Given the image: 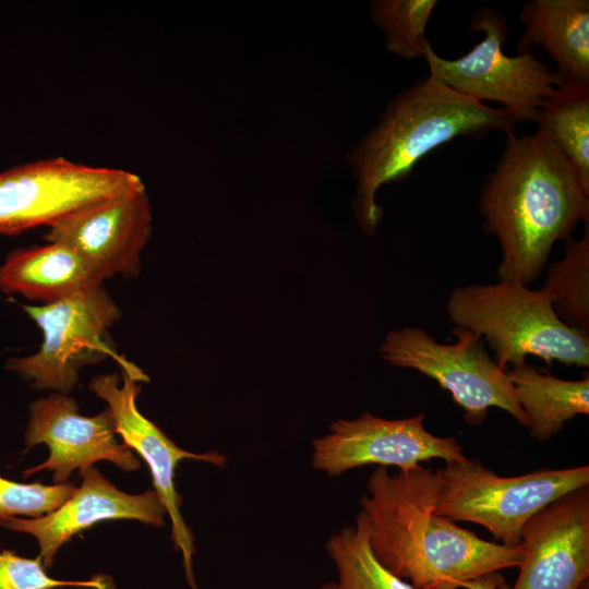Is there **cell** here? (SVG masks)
<instances>
[{
    "label": "cell",
    "mask_w": 589,
    "mask_h": 589,
    "mask_svg": "<svg viewBox=\"0 0 589 589\" xmlns=\"http://www.w3.org/2000/svg\"><path fill=\"white\" fill-rule=\"evenodd\" d=\"M482 228L497 238L498 280L533 283L551 250L579 221H589V190L572 163L539 135H507L494 169L481 185Z\"/></svg>",
    "instance_id": "obj_1"
},
{
    "label": "cell",
    "mask_w": 589,
    "mask_h": 589,
    "mask_svg": "<svg viewBox=\"0 0 589 589\" xmlns=\"http://www.w3.org/2000/svg\"><path fill=\"white\" fill-rule=\"evenodd\" d=\"M515 120L468 97L432 75L393 98L378 123L348 153L357 179L354 215L363 232L373 235L382 218L377 190L410 175L416 164L456 137L482 139L492 131L513 134Z\"/></svg>",
    "instance_id": "obj_2"
},
{
    "label": "cell",
    "mask_w": 589,
    "mask_h": 589,
    "mask_svg": "<svg viewBox=\"0 0 589 589\" xmlns=\"http://www.w3.org/2000/svg\"><path fill=\"white\" fill-rule=\"evenodd\" d=\"M456 327H464L485 340L496 364L508 365L534 356L548 365H589V335L564 324L555 314L543 289L532 290L518 281L470 284L456 287L446 302Z\"/></svg>",
    "instance_id": "obj_3"
},
{
    "label": "cell",
    "mask_w": 589,
    "mask_h": 589,
    "mask_svg": "<svg viewBox=\"0 0 589 589\" xmlns=\"http://www.w3.org/2000/svg\"><path fill=\"white\" fill-rule=\"evenodd\" d=\"M22 308L41 329L44 339L37 352L10 358L4 368L29 382L33 389L69 395L79 382L80 370L108 356L118 360L122 372L137 382H148L147 375L116 354L109 342V328L121 312L101 286L52 303Z\"/></svg>",
    "instance_id": "obj_4"
},
{
    "label": "cell",
    "mask_w": 589,
    "mask_h": 589,
    "mask_svg": "<svg viewBox=\"0 0 589 589\" xmlns=\"http://www.w3.org/2000/svg\"><path fill=\"white\" fill-rule=\"evenodd\" d=\"M438 470L442 488L435 513L453 521L480 525L508 546L520 545L524 526L539 510L589 484L587 465L502 477L466 458Z\"/></svg>",
    "instance_id": "obj_5"
},
{
    "label": "cell",
    "mask_w": 589,
    "mask_h": 589,
    "mask_svg": "<svg viewBox=\"0 0 589 589\" xmlns=\"http://www.w3.org/2000/svg\"><path fill=\"white\" fill-rule=\"evenodd\" d=\"M469 31L483 39L457 59H445L428 43L423 59L429 75L480 103L503 105L515 122H536L544 99L562 83L556 70L534 55L532 48L510 57L503 52L509 25L504 15L483 7L471 17Z\"/></svg>",
    "instance_id": "obj_6"
},
{
    "label": "cell",
    "mask_w": 589,
    "mask_h": 589,
    "mask_svg": "<svg viewBox=\"0 0 589 589\" xmlns=\"http://www.w3.org/2000/svg\"><path fill=\"white\" fill-rule=\"evenodd\" d=\"M453 334L456 342L441 344L426 330L406 326L388 332L380 352L389 364L416 370L436 381L464 410L468 424H481L488 410L495 407L527 428V417L507 371L489 356L484 340L464 327H455Z\"/></svg>",
    "instance_id": "obj_7"
},
{
    "label": "cell",
    "mask_w": 589,
    "mask_h": 589,
    "mask_svg": "<svg viewBox=\"0 0 589 589\" xmlns=\"http://www.w3.org/2000/svg\"><path fill=\"white\" fill-rule=\"evenodd\" d=\"M145 187L136 173L53 157L0 173V233L52 223L91 203Z\"/></svg>",
    "instance_id": "obj_8"
},
{
    "label": "cell",
    "mask_w": 589,
    "mask_h": 589,
    "mask_svg": "<svg viewBox=\"0 0 589 589\" xmlns=\"http://www.w3.org/2000/svg\"><path fill=\"white\" fill-rule=\"evenodd\" d=\"M423 421V413L384 419L369 411L350 420L339 419L326 434L313 440L311 464L335 477L368 465L407 471L433 458L446 464L467 458L456 437L435 435Z\"/></svg>",
    "instance_id": "obj_9"
},
{
    "label": "cell",
    "mask_w": 589,
    "mask_h": 589,
    "mask_svg": "<svg viewBox=\"0 0 589 589\" xmlns=\"http://www.w3.org/2000/svg\"><path fill=\"white\" fill-rule=\"evenodd\" d=\"M88 387L106 401L117 435L148 466L154 490L170 518V538L175 549L182 555L188 585L191 589H199L193 572L194 536L181 514L182 498L176 489L175 473L183 459L225 467L227 458L218 452L193 453L179 447L139 411L136 398L141 387L127 373L122 372V376L117 373L97 375L91 380Z\"/></svg>",
    "instance_id": "obj_10"
},
{
    "label": "cell",
    "mask_w": 589,
    "mask_h": 589,
    "mask_svg": "<svg viewBox=\"0 0 589 589\" xmlns=\"http://www.w3.org/2000/svg\"><path fill=\"white\" fill-rule=\"evenodd\" d=\"M442 488L440 470L420 466L389 473L376 467L361 498L370 522V545L376 558L409 581Z\"/></svg>",
    "instance_id": "obj_11"
},
{
    "label": "cell",
    "mask_w": 589,
    "mask_h": 589,
    "mask_svg": "<svg viewBox=\"0 0 589 589\" xmlns=\"http://www.w3.org/2000/svg\"><path fill=\"white\" fill-rule=\"evenodd\" d=\"M153 227L145 187L97 201L48 226L47 242L79 253L104 279L136 277Z\"/></svg>",
    "instance_id": "obj_12"
},
{
    "label": "cell",
    "mask_w": 589,
    "mask_h": 589,
    "mask_svg": "<svg viewBox=\"0 0 589 589\" xmlns=\"http://www.w3.org/2000/svg\"><path fill=\"white\" fill-rule=\"evenodd\" d=\"M115 421L109 409L93 417L79 413L76 400L69 395L52 393L31 404L24 434L29 449L45 444L48 458L24 470L23 478L38 471H52L53 484L69 482L74 470L80 473L100 460L112 462L123 471L141 467L133 450L116 437Z\"/></svg>",
    "instance_id": "obj_13"
},
{
    "label": "cell",
    "mask_w": 589,
    "mask_h": 589,
    "mask_svg": "<svg viewBox=\"0 0 589 589\" xmlns=\"http://www.w3.org/2000/svg\"><path fill=\"white\" fill-rule=\"evenodd\" d=\"M519 546V575L510 589H578L589 578L588 485L533 515Z\"/></svg>",
    "instance_id": "obj_14"
},
{
    "label": "cell",
    "mask_w": 589,
    "mask_h": 589,
    "mask_svg": "<svg viewBox=\"0 0 589 589\" xmlns=\"http://www.w3.org/2000/svg\"><path fill=\"white\" fill-rule=\"evenodd\" d=\"M80 474L82 484L56 510L38 518L11 517L0 522L10 531L28 533L37 540L46 569L73 536L103 520L135 519L156 527L165 525L167 512L155 490L125 493L95 467Z\"/></svg>",
    "instance_id": "obj_15"
},
{
    "label": "cell",
    "mask_w": 589,
    "mask_h": 589,
    "mask_svg": "<svg viewBox=\"0 0 589 589\" xmlns=\"http://www.w3.org/2000/svg\"><path fill=\"white\" fill-rule=\"evenodd\" d=\"M521 557L520 546L483 540L434 513L409 584L416 589H459L481 575L518 567Z\"/></svg>",
    "instance_id": "obj_16"
},
{
    "label": "cell",
    "mask_w": 589,
    "mask_h": 589,
    "mask_svg": "<svg viewBox=\"0 0 589 589\" xmlns=\"http://www.w3.org/2000/svg\"><path fill=\"white\" fill-rule=\"evenodd\" d=\"M104 278L74 250L47 242L11 251L0 266V290L52 303L101 286Z\"/></svg>",
    "instance_id": "obj_17"
},
{
    "label": "cell",
    "mask_w": 589,
    "mask_h": 589,
    "mask_svg": "<svg viewBox=\"0 0 589 589\" xmlns=\"http://www.w3.org/2000/svg\"><path fill=\"white\" fill-rule=\"evenodd\" d=\"M525 33L517 52L541 45L562 82L589 84V1L530 0L524 3Z\"/></svg>",
    "instance_id": "obj_18"
},
{
    "label": "cell",
    "mask_w": 589,
    "mask_h": 589,
    "mask_svg": "<svg viewBox=\"0 0 589 589\" xmlns=\"http://www.w3.org/2000/svg\"><path fill=\"white\" fill-rule=\"evenodd\" d=\"M507 375L527 417L529 434L546 442L558 434L565 422L589 413V378L563 380L540 373L527 361L514 365Z\"/></svg>",
    "instance_id": "obj_19"
},
{
    "label": "cell",
    "mask_w": 589,
    "mask_h": 589,
    "mask_svg": "<svg viewBox=\"0 0 589 589\" xmlns=\"http://www.w3.org/2000/svg\"><path fill=\"white\" fill-rule=\"evenodd\" d=\"M536 133L572 163L589 190V84L562 82L544 99Z\"/></svg>",
    "instance_id": "obj_20"
},
{
    "label": "cell",
    "mask_w": 589,
    "mask_h": 589,
    "mask_svg": "<svg viewBox=\"0 0 589 589\" xmlns=\"http://www.w3.org/2000/svg\"><path fill=\"white\" fill-rule=\"evenodd\" d=\"M325 551L337 569L339 589H416L373 554L369 517L362 509L353 526L329 537Z\"/></svg>",
    "instance_id": "obj_21"
},
{
    "label": "cell",
    "mask_w": 589,
    "mask_h": 589,
    "mask_svg": "<svg viewBox=\"0 0 589 589\" xmlns=\"http://www.w3.org/2000/svg\"><path fill=\"white\" fill-rule=\"evenodd\" d=\"M564 244L563 259L550 265L541 289L564 324L589 335V221L580 239Z\"/></svg>",
    "instance_id": "obj_22"
},
{
    "label": "cell",
    "mask_w": 589,
    "mask_h": 589,
    "mask_svg": "<svg viewBox=\"0 0 589 589\" xmlns=\"http://www.w3.org/2000/svg\"><path fill=\"white\" fill-rule=\"evenodd\" d=\"M436 0H374L370 16L386 38V49L402 59H422L425 31Z\"/></svg>",
    "instance_id": "obj_23"
},
{
    "label": "cell",
    "mask_w": 589,
    "mask_h": 589,
    "mask_svg": "<svg viewBox=\"0 0 589 589\" xmlns=\"http://www.w3.org/2000/svg\"><path fill=\"white\" fill-rule=\"evenodd\" d=\"M74 483H21L0 476V522L11 517L38 518L60 507L76 490Z\"/></svg>",
    "instance_id": "obj_24"
},
{
    "label": "cell",
    "mask_w": 589,
    "mask_h": 589,
    "mask_svg": "<svg viewBox=\"0 0 589 589\" xmlns=\"http://www.w3.org/2000/svg\"><path fill=\"white\" fill-rule=\"evenodd\" d=\"M59 587H83L116 589L108 575L98 574L86 580H60L46 573L41 557L27 558L11 550L0 551V589H53Z\"/></svg>",
    "instance_id": "obj_25"
},
{
    "label": "cell",
    "mask_w": 589,
    "mask_h": 589,
    "mask_svg": "<svg viewBox=\"0 0 589 589\" xmlns=\"http://www.w3.org/2000/svg\"><path fill=\"white\" fill-rule=\"evenodd\" d=\"M460 588L464 589H510L505 578L500 572H492L468 581H465Z\"/></svg>",
    "instance_id": "obj_26"
},
{
    "label": "cell",
    "mask_w": 589,
    "mask_h": 589,
    "mask_svg": "<svg viewBox=\"0 0 589 589\" xmlns=\"http://www.w3.org/2000/svg\"><path fill=\"white\" fill-rule=\"evenodd\" d=\"M314 589H339V587L337 582L330 581V582H325Z\"/></svg>",
    "instance_id": "obj_27"
},
{
    "label": "cell",
    "mask_w": 589,
    "mask_h": 589,
    "mask_svg": "<svg viewBox=\"0 0 589 589\" xmlns=\"http://www.w3.org/2000/svg\"><path fill=\"white\" fill-rule=\"evenodd\" d=\"M578 589H589V578L586 579Z\"/></svg>",
    "instance_id": "obj_28"
}]
</instances>
